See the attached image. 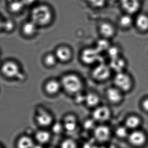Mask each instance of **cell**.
I'll return each mask as SVG.
<instances>
[{"label":"cell","instance_id":"cell-1","mask_svg":"<svg viewBox=\"0 0 148 148\" xmlns=\"http://www.w3.org/2000/svg\"><path fill=\"white\" fill-rule=\"evenodd\" d=\"M54 19V13L52 8L47 4H37L32 7L30 20L39 28L50 26Z\"/></svg>","mask_w":148,"mask_h":148},{"label":"cell","instance_id":"cell-2","mask_svg":"<svg viewBox=\"0 0 148 148\" xmlns=\"http://www.w3.org/2000/svg\"><path fill=\"white\" fill-rule=\"evenodd\" d=\"M61 86L67 93L75 95L82 91L83 83L79 76L74 73H69L61 79Z\"/></svg>","mask_w":148,"mask_h":148},{"label":"cell","instance_id":"cell-3","mask_svg":"<svg viewBox=\"0 0 148 148\" xmlns=\"http://www.w3.org/2000/svg\"><path fill=\"white\" fill-rule=\"evenodd\" d=\"M115 86L123 92L130 91L133 86V81L131 77L124 71L117 73L113 79Z\"/></svg>","mask_w":148,"mask_h":148},{"label":"cell","instance_id":"cell-4","mask_svg":"<svg viewBox=\"0 0 148 148\" xmlns=\"http://www.w3.org/2000/svg\"><path fill=\"white\" fill-rule=\"evenodd\" d=\"M111 73V69L110 66L102 62L99 63L93 68L92 71V76L95 80L102 82L108 79Z\"/></svg>","mask_w":148,"mask_h":148},{"label":"cell","instance_id":"cell-5","mask_svg":"<svg viewBox=\"0 0 148 148\" xmlns=\"http://www.w3.org/2000/svg\"><path fill=\"white\" fill-rule=\"evenodd\" d=\"M2 71L8 77L16 78L20 80L24 79V75L21 72L18 66L12 61L6 62L2 66Z\"/></svg>","mask_w":148,"mask_h":148},{"label":"cell","instance_id":"cell-6","mask_svg":"<svg viewBox=\"0 0 148 148\" xmlns=\"http://www.w3.org/2000/svg\"><path fill=\"white\" fill-rule=\"evenodd\" d=\"M111 116V111L105 106H98L94 108L92 113V118L96 122L103 123L109 120Z\"/></svg>","mask_w":148,"mask_h":148},{"label":"cell","instance_id":"cell-7","mask_svg":"<svg viewBox=\"0 0 148 148\" xmlns=\"http://www.w3.org/2000/svg\"><path fill=\"white\" fill-rule=\"evenodd\" d=\"M93 136L95 139L100 143H105L110 139L111 131L107 125L102 124L96 126L93 130Z\"/></svg>","mask_w":148,"mask_h":148},{"label":"cell","instance_id":"cell-8","mask_svg":"<svg viewBox=\"0 0 148 148\" xmlns=\"http://www.w3.org/2000/svg\"><path fill=\"white\" fill-rule=\"evenodd\" d=\"M99 53L96 48H86L81 53V60L86 64H93L99 61Z\"/></svg>","mask_w":148,"mask_h":148},{"label":"cell","instance_id":"cell-9","mask_svg":"<svg viewBox=\"0 0 148 148\" xmlns=\"http://www.w3.org/2000/svg\"><path fill=\"white\" fill-rule=\"evenodd\" d=\"M127 138L130 143L135 146H143L146 143L147 139L145 133L138 129L132 130Z\"/></svg>","mask_w":148,"mask_h":148},{"label":"cell","instance_id":"cell-10","mask_svg":"<svg viewBox=\"0 0 148 148\" xmlns=\"http://www.w3.org/2000/svg\"><path fill=\"white\" fill-rule=\"evenodd\" d=\"M39 27L31 20L24 22L21 26V33L26 38H34L38 34Z\"/></svg>","mask_w":148,"mask_h":148},{"label":"cell","instance_id":"cell-11","mask_svg":"<svg viewBox=\"0 0 148 148\" xmlns=\"http://www.w3.org/2000/svg\"><path fill=\"white\" fill-rule=\"evenodd\" d=\"M106 94L107 100L114 104L121 103L123 98V92L116 86L108 88Z\"/></svg>","mask_w":148,"mask_h":148},{"label":"cell","instance_id":"cell-12","mask_svg":"<svg viewBox=\"0 0 148 148\" xmlns=\"http://www.w3.org/2000/svg\"><path fill=\"white\" fill-rule=\"evenodd\" d=\"M122 7L126 13L134 14L140 9V0H120Z\"/></svg>","mask_w":148,"mask_h":148},{"label":"cell","instance_id":"cell-13","mask_svg":"<svg viewBox=\"0 0 148 148\" xmlns=\"http://www.w3.org/2000/svg\"><path fill=\"white\" fill-rule=\"evenodd\" d=\"M54 54L58 60L63 62H68L72 57L71 50L65 46H61L58 47Z\"/></svg>","mask_w":148,"mask_h":148},{"label":"cell","instance_id":"cell-14","mask_svg":"<svg viewBox=\"0 0 148 148\" xmlns=\"http://www.w3.org/2000/svg\"><path fill=\"white\" fill-rule=\"evenodd\" d=\"M64 128L65 130L69 132L74 131L78 126V120L77 117L73 114H69L64 119Z\"/></svg>","mask_w":148,"mask_h":148},{"label":"cell","instance_id":"cell-15","mask_svg":"<svg viewBox=\"0 0 148 148\" xmlns=\"http://www.w3.org/2000/svg\"><path fill=\"white\" fill-rule=\"evenodd\" d=\"M126 66V63L125 60L123 58L119 57L111 59L109 66L111 70L115 71L116 73H117L124 71Z\"/></svg>","mask_w":148,"mask_h":148},{"label":"cell","instance_id":"cell-16","mask_svg":"<svg viewBox=\"0 0 148 148\" xmlns=\"http://www.w3.org/2000/svg\"><path fill=\"white\" fill-rule=\"evenodd\" d=\"M37 120L39 124L41 126L46 127L52 123L53 117L47 112L40 110L37 116Z\"/></svg>","mask_w":148,"mask_h":148},{"label":"cell","instance_id":"cell-17","mask_svg":"<svg viewBox=\"0 0 148 148\" xmlns=\"http://www.w3.org/2000/svg\"><path fill=\"white\" fill-rule=\"evenodd\" d=\"M142 120L141 118L136 115H131L126 119L125 125L129 130H133L138 129L141 125Z\"/></svg>","mask_w":148,"mask_h":148},{"label":"cell","instance_id":"cell-18","mask_svg":"<svg viewBox=\"0 0 148 148\" xmlns=\"http://www.w3.org/2000/svg\"><path fill=\"white\" fill-rule=\"evenodd\" d=\"M25 7L21 0H13L8 4V10L11 13L18 14L22 12Z\"/></svg>","mask_w":148,"mask_h":148},{"label":"cell","instance_id":"cell-19","mask_svg":"<svg viewBox=\"0 0 148 148\" xmlns=\"http://www.w3.org/2000/svg\"><path fill=\"white\" fill-rule=\"evenodd\" d=\"M100 99L97 94L93 92H90L86 94L85 103L88 107L94 108L99 106Z\"/></svg>","mask_w":148,"mask_h":148},{"label":"cell","instance_id":"cell-20","mask_svg":"<svg viewBox=\"0 0 148 148\" xmlns=\"http://www.w3.org/2000/svg\"><path fill=\"white\" fill-rule=\"evenodd\" d=\"M99 31L101 35L105 38H111L115 34L114 27L110 23H103L101 24L99 27Z\"/></svg>","mask_w":148,"mask_h":148},{"label":"cell","instance_id":"cell-21","mask_svg":"<svg viewBox=\"0 0 148 148\" xmlns=\"http://www.w3.org/2000/svg\"><path fill=\"white\" fill-rule=\"evenodd\" d=\"M136 25L139 30L142 31H147L148 30V16L142 14H139L135 21Z\"/></svg>","mask_w":148,"mask_h":148},{"label":"cell","instance_id":"cell-22","mask_svg":"<svg viewBox=\"0 0 148 148\" xmlns=\"http://www.w3.org/2000/svg\"><path fill=\"white\" fill-rule=\"evenodd\" d=\"M61 86V83L57 80L49 81L46 86V90L50 94H54L58 93Z\"/></svg>","mask_w":148,"mask_h":148},{"label":"cell","instance_id":"cell-23","mask_svg":"<svg viewBox=\"0 0 148 148\" xmlns=\"http://www.w3.org/2000/svg\"><path fill=\"white\" fill-rule=\"evenodd\" d=\"M16 27V23L14 20L11 18L4 19L2 25V31L11 33L12 32Z\"/></svg>","mask_w":148,"mask_h":148},{"label":"cell","instance_id":"cell-24","mask_svg":"<svg viewBox=\"0 0 148 148\" xmlns=\"http://www.w3.org/2000/svg\"><path fill=\"white\" fill-rule=\"evenodd\" d=\"M18 145V147L21 148H32L34 146L32 139L28 136H23L20 138Z\"/></svg>","mask_w":148,"mask_h":148},{"label":"cell","instance_id":"cell-25","mask_svg":"<svg viewBox=\"0 0 148 148\" xmlns=\"http://www.w3.org/2000/svg\"><path fill=\"white\" fill-rule=\"evenodd\" d=\"M51 135L48 132L40 131L38 132L36 135V138L38 142L40 144H45L50 140Z\"/></svg>","mask_w":148,"mask_h":148},{"label":"cell","instance_id":"cell-26","mask_svg":"<svg viewBox=\"0 0 148 148\" xmlns=\"http://www.w3.org/2000/svg\"><path fill=\"white\" fill-rule=\"evenodd\" d=\"M133 20L130 14H127L126 15H123L119 20V25L124 28H128L132 25Z\"/></svg>","mask_w":148,"mask_h":148},{"label":"cell","instance_id":"cell-27","mask_svg":"<svg viewBox=\"0 0 148 148\" xmlns=\"http://www.w3.org/2000/svg\"><path fill=\"white\" fill-rule=\"evenodd\" d=\"M129 129L125 125H121L116 128L115 131V134L119 138H127L129 135Z\"/></svg>","mask_w":148,"mask_h":148},{"label":"cell","instance_id":"cell-28","mask_svg":"<svg viewBox=\"0 0 148 148\" xmlns=\"http://www.w3.org/2000/svg\"><path fill=\"white\" fill-rule=\"evenodd\" d=\"M58 60V59L54 53H48L47 54L45 58V63L47 65L50 66L54 65L57 63Z\"/></svg>","mask_w":148,"mask_h":148},{"label":"cell","instance_id":"cell-29","mask_svg":"<svg viewBox=\"0 0 148 148\" xmlns=\"http://www.w3.org/2000/svg\"><path fill=\"white\" fill-rule=\"evenodd\" d=\"M61 146L63 148H75L77 147V143L73 139L67 138L62 142Z\"/></svg>","mask_w":148,"mask_h":148},{"label":"cell","instance_id":"cell-30","mask_svg":"<svg viewBox=\"0 0 148 148\" xmlns=\"http://www.w3.org/2000/svg\"><path fill=\"white\" fill-rule=\"evenodd\" d=\"M96 123V121L92 118L91 119H86L84 122V124H83L84 127L85 129L87 130H93L96 126L95 124Z\"/></svg>","mask_w":148,"mask_h":148},{"label":"cell","instance_id":"cell-31","mask_svg":"<svg viewBox=\"0 0 148 148\" xmlns=\"http://www.w3.org/2000/svg\"><path fill=\"white\" fill-rule=\"evenodd\" d=\"M64 128V125L59 122H57L53 125L52 130L55 134H60L63 132Z\"/></svg>","mask_w":148,"mask_h":148},{"label":"cell","instance_id":"cell-32","mask_svg":"<svg viewBox=\"0 0 148 148\" xmlns=\"http://www.w3.org/2000/svg\"><path fill=\"white\" fill-rule=\"evenodd\" d=\"M110 47L109 43L106 40H103L99 41L97 45V48L96 49L99 52L105 50H108Z\"/></svg>","mask_w":148,"mask_h":148},{"label":"cell","instance_id":"cell-33","mask_svg":"<svg viewBox=\"0 0 148 148\" xmlns=\"http://www.w3.org/2000/svg\"><path fill=\"white\" fill-rule=\"evenodd\" d=\"M107 51H108V55L110 56L111 59L120 57L119 55L120 54L119 50L116 47H110Z\"/></svg>","mask_w":148,"mask_h":148},{"label":"cell","instance_id":"cell-34","mask_svg":"<svg viewBox=\"0 0 148 148\" xmlns=\"http://www.w3.org/2000/svg\"><path fill=\"white\" fill-rule=\"evenodd\" d=\"M74 95H75L74 101L76 103L81 104L83 103H85L86 94H83L81 91L80 92H78Z\"/></svg>","mask_w":148,"mask_h":148},{"label":"cell","instance_id":"cell-35","mask_svg":"<svg viewBox=\"0 0 148 148\" xmlns=\"http://www.w3.org/2000/svg\"><path fill=\"white\" fill-rule=\"evenodd\" d=\"M92 6L95 8H101L103 6L106 0H88Z\"/></svg>","mask_w":148,"mask_h":148},{"label":"cell","instance_id":"cell-36","mask_svg":"<svg viewBox=\"0 0 148 148\" xmlns=\"http://www.w3.org/2000/svg\"><path fill=\"white\" fill-rule=\"evenodd\" d=\"M23 4L26 7H33L38 4V0H21Z\"/></svg>","mask_w":148,"mask_h":148},{"label":"cell","instance_id":"cell-37","mask_svg":"<svg viewBox=\"0 0 148 148\" xmlns=\"http://www.w3.org/2000/svg\"><path fill=\"white\" fill-rule=\"evenodd\" d=\"M141 106L144 111L148 112V97L145 98L142 101Z\"/></svg>","mask_w":148,"mask_h":148},{"label":"cell","instance_id":"cell-38","mask_svg":"<svg viewBox=\"0 0 148 148\" xmlns=\"http://www.w3.org/2000/svg\"><path fill=\"white\" fill-rule=\"evenodd\" d=\"M3 19L2 17L0 16V32L2 31V25H3Z\"/></svg>","mask_w":148,"mask_h":148}]
</instances>
